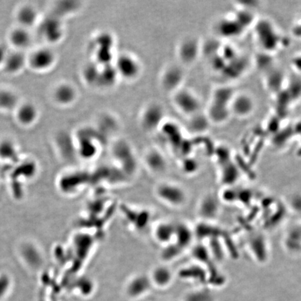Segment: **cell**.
I'll return each instance as SVG.
<instances>
[{"label": "cell", "mask_w": 301, "mask_h": 301, "mask_svg": "<svg viewBox=\"0 0 301 301\" xmlns=\"http://www.w3.org/2000/svg\"><path fill=\"white\" fill-rule=\"evenodd\" d=\"M251 30L257 52L275 56L288 45V38L268 17H258Z\"/></svg>", "instance_id": "obj_1"}, {"label": "cell", "mask_w": 301, "mask_h": 301, "mask_svg": "<svg viewBox=\"0 0 301 301\" xmlns=\"http://www.w3.org/2000/svg\"><path fill=\"white\" fill-rule=\"evenodd\" d=\"M213 30L216 37L220 40L241 37L247 31L232 13L218 18L214 23Z\"/></svg>", "instance_id": "obj_2"}, {"label": "cell", "mask_w": 301, "mask_h": 301, "mask_svg": "<svg viewBox=\"0 0 301 301\" xmlns=\"http://www.w3.org/2000/svg\"><path fill=\"white\" fill-rule=\"evenodd\" d=\"M173 101L179 113L190 117L202 111V102L193 91L181 88L174 92Z\"/></svg>", "instance_id": "obj_3"}, {"label": "cell", "mask_w": 301, "mask_h": 301, "mask_svg": "<svg viewBox=\"0 0 301 301\" xmlns=\"http://www.w3.org/2000/svg\"><path fill=\"white\" fill-rule=\"evenodd\" d=\"M202 42L197 36H188L179 41L177 48L179 60L185 66L193 65L202 55Z\"/></svg>", "instance_id": "obj_4"}, {"label": "cell", "mask_w": 301, "mask_h": 301, "mask_svg": "<svg viewBox=\"0 0 301 301\" xmlns=\"http://www.w3.org/2000/svg\"><path fill=\"white\" fill-rule=\"evenodd\" d=\"M156 196L158 200L173 208H179L184 205L187 196L184 189L178 184L171 182H163L156 186Z\"/></svg>", "instance_id": "obj_5"}, {"label": "cell", "mask_w": 301, "mask_h": 301, "mask_svg": "<svg viewBox=\"0 0 301 301\" xmlns=\"http://www.w3.org/2000/svg\"><path fill=\"white\" fill-rule=\"evenodd\" d=\"M229 109L231 117L233 116L239 119H246L254 113L255 101L251 94L236 91L229 104Z\"/></svg>", "instance_id": "obj_6"}, {"label": "cell", "mask_w": 301, "mask_h": 301, "mask_svg": "<svg viewBox=\"0 0 301 301\" xmlns=\"http://www.w3.org/2000/svg\"><path fill=\"white\" fill-rule=\"evenodd\" d=\"M288 77L283 69L277 66L263 73V85L272 96L280 93L285 89Z\"/></svg>", "instance_id": "obj_7"}, {"label": "cell", "mask_w": 301, "mask_h": 301, "mask_svg": "<svg viewBox=\"0 0 301 301\" xmlns=\"http://www.w3.org/2000/svg\"><path fill=\"white\" fill-rule=\"evenodd\" d=\"M118 75L126 80H133L140 73V62L130 54L119 56L115 66Z\"/></svg>", "instance_id": "obj_8"}, {"label": "cell", "mask_w": 301, "mask_h": 301, "mask_svg": "<svg viewBox=\"0 0 301 301\" xmlns=\"http://www.w3.org/2000/svg\"><path fill=\"white\" fill-rule=\"evenodd\" d=\"M185 74L183 69L179 66L173 65L167 67L162 75V85L165 90L175 92L182 88Z\"/></svg>", "instance_id": "obj_9"}, {"label": "cell", "mask_w": 301, "mask_h": 301, "mask_svg": "<svg viewBox=\"0 0 301 301\" xmlns=\"http://www.w3.org/2000/svg\"><path fill=\"white\" fill-rule=\"evenodd\" d=\"M152 286L153 285L148 275L140 274L133 276L132 278L129 280L125 285V294L129 298H138L146 294Z\"/></svg>", "instance_id": "obj_10"}, {"label": "cell", "mask_w": 301, "mask_h": 301, "mask_svg": "<svg viewBox=\"0 0 301 301\" xmlns=\"http://www.w3.org/2000/svg\"><path fill=\"white\" fill-rule=\"evenodd\" d=\"M56 61V55L53 50L48 48H40L32 53L30 63L33 69L45 71L51 68Z\"/></svg>", "instance_id": "obj_11"}, {"label": "cell", "mask_w": 301, "mask_h": 301, "mask_svg": "<svg viewBox=\"0 0 301 301\" xmlns=\"http://www.w3.org/2000/svg\"><path fill=\"white\" fill-rule=\"evenodd\" d=\"M84 173L71 171L61 175L57 181V186L63 194L70 195L77 192L84 185Z\"/></svg>", "instance_id": "obj_12"}, {"label": "cell", "mask_w": 301, "mask_h": 301, "mask_svg": "<svg viewBox=\"0 0 301 301\" xmlns=\"http://www.w3.org/2000/svg\"><path fill=\"white\" fill-rule=\"evenodd\" d=\"M204 113L211 125H223L227 123L231 117L229 105L210 100Z\"/></svg>", "instance_id": "obj_13"}, {"label": "cell", "mask_w": 301, "mask_h": 301, "mask_svg": "<svg viewBox=\"0 0 301 301\" xmlns=\"http://www.w3.org/2000/svg\"><path fill=\"white\" fill-rule=\"evenodd\" d=\"M20 253L23 261L31 269H38L44 263L43 256L39 249L32 243L23 244L20 247Z\"/></svg>", "instance_id": "obj_14"}, {"label": "cell", "mask_w": 301, "mask_h": 301, "mask_svg": "<svg viewBox=\"0 0 301 301\" xmlns=\"http://www.w3.org/2000/svg\"><path fill=\"white\" fill-rule=\"evenodd\" d=\"M53 96L58 104L62 106H68L76 100L78 92L70 83H61L54 90Z\"/></svg>", "instance_id": "obj_15"}, {"label": "cell", "mask_w": 301, "mask_h": 301, "mask_svg": "<svg viewBox=\"0 0 301 301\" xmlns=\"http://www.w3.org/2000/svg\"><path fill=\"white\" fill-rule=\"evenodd\" d=\"M148 277L152 285L161 289L168 287L173 281V272L167 266L164 265L154 267Z\"/></svg>", "instance_id": "obj_16"}, {"label": "cell", "mask_w": 301, "mask_h": 301, "mask_svg": "<svg viewBox=\"0 0 301 301\" xmlns=\"http://www.w3.org/2000/svg\"><path fill=\"white\" fill-rule=\"evenodd\" d=\"M175 234V225L169 222H161L156 225L154 236L156 241L164 246L173 243Z\"/></svg>", "instance_id": "obj_17"}, {"label": "cell", "mask_w": 301, "mask_h": 301, "mask_svg": "<svg viewBox=\"0 0 301 301\" xmlns=\"http://www.w3.org/2000/svg\"><path fill=\"white\" fill-rule=\"evenodd\" d=\"M163 113L161 106H147L142 115V123L147 129H154L160 124L163 119Z\"/></svg>", "instance_id": "obj_18"}, {"label": "cell", "mask_w": 301, "mask_h": 301, "mask_svg": "<svg viewBox=\"0 0 301 301\" xmlns=\"http://www.w3.org/2000/svg\"><path fill=\"white\" fill-rule=\"evenodd\" d=\"M236 92V91L230 84H221L212 90L209 100L215 103L229 105Z\"/></svg>", "instance_id": "obj_19"}, {"label": "cell", "mask_w": 301, "mask_h": 301, "mask_svg": "<svg viewBox=\"0 0 301 301\" xmlns=\"http://www.w3.org/2000/svg\"><path fill=\"white\" fill-rule=\"evenodd\" d=\"M38 167L34 161H25L17 166L12 174V177L15 180H30L37 175Z\"/></svg>", "instance_id": "obj_20"}, {"label": "cell", "mask_w": 301, "mask_h": 301, "mask_svg": "<svg viewBox=\"0 0 301 301\" xmlns=\"http://www.w3.org/2000/svg\"><path fill=\"white\" fill-rule=\"evenodd\" d=\"M146 166L154 174H162L167 168V163L165 158L159 152L150 150L145 157Z\"/></svg>", "instance_id": "obj_21"}, {"label": "cell", "mask_w": 301, "mask_h": 301, "mask_svg": "<svg viewBox=\"0 0 301 301\" xmlns=\"http://www.w3.org/2000/svg\"><path fill=\"white\" fill-rule=\"evenodd\" d=\"M38 112L36 106L32 103L23 104L17 111V118L25 125H32L38 118Z\"/></svg>", "instance_id": "obj_22"}, {"label": "cell", "mask_w": 301, "mask_h": 301, "mask_svg": "<svg viewBox=\"0 0 301 301\" xmlns=\"http://www.w3.org/2000/svg\"><path fill=\"white\" fill-rule=\"evenodd\" d=\"M194 236V232L186 225H175V234L173 243L183 250L189 246Z\"/></svg>", "instance_id": "obj_23"}, {"label": "cell", "mask_w": 301, "mask_h": 301, "mask_svg": "<svg viewBox=\"0 0 301 301\" xmlns=\"http://www.w3.org/2000/svg\"><path fill=\"white\" fill-rule=\"evenodd\" d=\"M62 28L61 23L55 19H50L44 22L42 31L48 41L56 42L61 38Z\"/></svg>", "instance_id": "obj_24"}, {"label": "cell", "mask_w": 301, "mask_h": 301, "mask_svg": "<svg viewBox=\"0 0 301 301\" xmlns=\"http://www.w3.org/2000/svg\"><path fill=\"white\" fill-rule=\"evenodd\" d=\"M188 118L189 128L192 132L202 133L208 131L211 123L206 117L204 111H201Z\"/></svg>", "instance_id": "obj_25"}, {"label": "cell", "mask_w": 301, "mask_h": 301, "mask_svg": "<svg viewBox=\"0 0 301 301\" xmlns=\"http://www.w3.org/2000/svg\"><path fill=\"white\" fill-rule=\"evenodd\" d=\"M26 63L25 57L20 52L9 53L4 66L7 72L17 73L20 71Z\"/></svg>", "instance_id": "obj_26"}, {"label": "cell", "mask_w": 301, "mask_h": 301, "mask_svg": "<svg viewBox=\"0 0 301 301\" xmlns=\"http://www.w3.org/2000/svg\"><path fill=\"white\" fill-rule=\"evenodd\" d=\"M199 213L200 216L204 219H213L217 215L219 211V206H218V202L211 196L206 197L201 202L200 208H199Z\"/></svg>", "instance_id": "obj_27"}, {"label": "cell", "mask_w": 301, "mask_h": 301, "mask_svg": "<svg viewBox=\"0 0 301 301\" xmlns=\"http://www.w3.org/2000/svg\"><path fill=\"white\" fill-rule=\"evenodd\" d=\"M17 18L22 25L23 28H27L35 24L37 20V11L31 6H25L18 11Z\"/></svg>", "instance_id": "obj_28"}, {"label": "cell", "mask_w": 301, "mask_h": 301, "mask_svg": "<svg viewBox=\"0 0 301 301\" xmlns=\"http://www.w3.org/2000/svg\"><path fill=\"white\" fill-rule=\"evenodd\" d=\"M296 76V78H288L284 89L293 104H296L301 100V77L298 75Z\"/></svg>", "instance_id": "obj_29"}, {"label": "cell", "mask_w": 301, "mask_h": 301, "mask_svg": "<svg viewBox=\"0 0 301 301\" xmlns=\"http://www.w3.org/2000/svg\"><path fill=\"white\" fill-rule=\"evenodd\" d=\"M31 35L27 28H20L15 29L11 33L10 40L11 44L15 47L25 48L28 47L31 43Z\"/></svg>", "instance_id": "obj_30"}, {"label": "cell", "mask_w": 301, "mask_h": 301, "mask_svg": "<svg viewBox=\"0 0 301 301\" xmlns=\"http://www.w3.org/2000/svg\"><path fill=\"white\" fill-rule=\"evenodd\" d=\"M18 152L14 142L9 140L0 142V159L6 161H16Z\"/></svg>", "instance_id": "obj_31"}, {"label": "cell", "mask_w": 301, "mask_h": 301, "mask_svg": "<svg viewBox=\"0 0 301 301\" xmlns=\"http://www.w3.org/2000/svg\"><path fill=\"white\" fill-rule=\"evenodd\" d=\"M18 103L16 94L9 90L0 91V108L5 111L14 109Z\"/></svg>", "instance_id": "obj_32"}, {"label": "cell", "mask_w": 301, "mask_h": 301, "mask_svg": "<svg viewBox=\"0 0 301 301\" xmlns=\"http://www.w3.org/2000/svg\"><path fill=\"white\" fill-rule=\"evenodd\" d=\"M12 289V280L10 276L4 272H0V301L7 299Z\"/></svg>", "instance_id": "obj_33"}, {"label": "cell", "mask_w": 301, "mask_h": 301, "mask_svg": "<svg viewBox=\"0 0 301 301\" xmlns=\"http://www.w3.org/2000/svg\"><path fill=\"white\" fill-rule=\"evenodd\" d=\"M181 249L177 245L171 243L170 244L165 246V249L162 252V256L163 260H171L177 257L181 252Z\"/></svg>", "instance_id": "obj_34"}, {"label": "cell", "mask_w": 301, "mask_h": 301, "mask_svg": "<svg viewBox=\"0 0 301 301\" xmlns=\"http://www.w3.org/2000/svg\"><path fill=\"white\" fill-rule=\"evenodd\" d=\"M289 63L291 70L294 71L295 74L301 77V51L295 53L291 57Z\"/></svg>", "instance_id": "obj_35"}, {"label": "cell", "mask_w": 301, "mask_h": 301, "mask_svg": "<svg viewBox=\"0 0 301 301\" xmlns=\"http://www.w3.org/2000/svg\"><path fill=\"white\" fill-rule=\"evenodd\" d=\"M291 33L295 38L301 39V15L296 20H295L291 28Z\"/></svg>", "instance_id": "obj_36"}, {"label": "cell", "mask_w": 301, "mask_h": 301, "mask_svg": "<svg viewBox=\"0 0 301 301\" xmlns=\"http://www.w3.org/2000/svg\"><path fill=\"white\" fill-rule=\"evenodd\" d=\"M9 53H7V49L5 46L0 45V66L4 65L6 59Z\"/></svg>", "instance_id": "obj_37"}]
</instances>
